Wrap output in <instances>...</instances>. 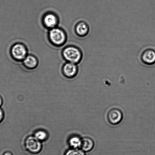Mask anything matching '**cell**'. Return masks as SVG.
<instances>
[{
  "label": "cell",
  "mask_w": 155,
  "mask_h": 155,
  "mask_svg": "<svg viewBox=\"0 0 155 155\" xmlns=\"http://www.w3.org/2000/svg\"><path fill=\"white\" fill-rule=\"evenodd\" d=\"M41 142L37 139L34 135H29L25 138L24 146L25 150L31 154H38L43 148Z\"/></svg>",
  "instance_id": "cell-1"
},
{
  "label": "cell",
  "mask_w": 155,
  "mask_h": 155,
  "mask_svg": "<svg viewBox=\"0 0 155 155\" xmlns=\"http://www.w3.org/2000/svg\"><path fill=\"white\" fill-rule=\"evenodd\" d=\"M64 58L70 63L76 64L82 58V53L77 48L69 47L64 49L63 52Z\"/></svg>",
  "instance_id": "cell-2"
},
{
  "label": "cell",
  "mask_w": 155,
  "mask_h": 155,
  "mask_svg": "<svg viewBox=\"0 0 155 155\" xmlns=\"http://www.w3.org/2000/svg\"><path fill=\"white\" fill-rule=\"evenodd\" d=\"M107 118L110 124L112 125H117L120 124L122 121L123 113L119 109L114 108L108 112Z\"/></svg>",
  "instance_id": "cell-3"
},
{
  "label": "cell",
  "mask_w": 155,
  "mask_h": 155,
  "mask_svg": "<svg viewBox=\"0 0 155 155\" xmlns=\"http://www.w3.org/2000/svg\"><path fill=\"white\" fill-rule=\"evenodd\" d=\"M49 35L51 41L55 45H61L65 41V34L59 28H53L50 31Z\"/></svg>",
  "instance_id": "cell-4"
},
{
  "label": "cell",
  "mask_w": 155,
  "mask_h": 155,
  "mask_svg": "<svg viewBox=\"0 0 155 155\" xmlns=\"http://www.w3.org/2000/svg\"><path fill=\"white\" fill-rule=\"evenodd\" d=\"M12 54L13 58L18 60L25 59L26 57L27 50L24 45L20 44L15 45L12 48Z\"/></svg>",
  "instance_id": "cell-5"
},
{
  "label": "cell",
  "mask_w": 155,
  "mask_h": 155,
  "mask_svg": "<svg viewBox=\"0 0 155 155\" xmlns=\"http://www.w3.org/2000/svg\"><path fill=\"white\" fill-rule=\"evenodd\" d=\"M63 71L64 76L71 79L75 77L77 74L78 68L76 64L73 63H68L64 65Z\"/></svg>",
  "instance_id": "cell-6"
},
{
  "label": "cell",
  "mask_w": 155,
  "mask_h": 155,
  "mask_svg": "<svg viewBox=\"0 0 155 155\" xmlns=\"http://www.w3.org/2000/svg\"><path fill=\"white\" fill-rule=\"evenodd\" d=\"M143 62L150 65L155 64V50L150 49L144 51L141 57Z\"/></svg>",
  "instance_id": "cell-7"
},
{
  "label": "cell",
  "mask_w": 155,
  "mask_h": 155,
  "mask_svg": "<svg viewBox=\"0 0 155 155\" xmlns=\"http://www.w3.org/2000/svg\"><path fill=\"white\" fill-rule=\"evenodd\" d=\"M94 147V141L92 138L88 137H85L82 138V145L81 149L85 153L92 151Z\"/></svg>",
  "instance_id": "cell-8"
},
{
  "label": "cell",
  "mask_w": 155,
  "mask_h": 155,
  "mask_svg": "<svg viewBox=\"0 0 155 155\" xmlns=\"http://www.w3.org/2000/svg\"><path fill=\"white\" fill-rule=\"evenodd\" d=\"M68 142L71 148L81 149L82 145V138L79 135H72L69 137Z\"/></svg>",
  "instance_id": "cell-9"
},
{
  "label": "cell",
  "mask_w": 155,
  "mask_h": 155,
  "mask_svg": "<svg viewBox=\"0 0 155 155\" xmlns=\"http://www.w3.org/2000/svg\"><path fill=\"white\" fill-rule=\"evenodd\" d=\"M44 22L48 28H53L58 23V19L54 15L49 14L45 16L44 19Z\"/></svg>",
  "instance_id": "cell-10"
},
{
  "label": "cell",
  "mask_w": 155,
  "mask_h": 155,
  "mask_svg": "<svg viewBox=\"0 0 155 155\" xmlns=\"http://www.w3.org/2000/svg\"><path fill=\"white\" fill-rule=\"evenodd\" d=\"M88 25L84 22H81L79 23L76 28V33L80 36L84 37L88 34L89 31Z\"/></svg>",
  "instance_id": "cell-11"
},
{
  "label": "cell",
  "mask_w": 155,
  "mask_h": 155,
  "mask_svg": "<svg viewBox=\"0 0 155 155\" xmlns=\"http://www.w3.org/2000/svg\"><path fill=\"white\" fill-rule=\"evenodd\" d=\"M24 60L25 65L28 68H35L37 65L38 61L37 59L32 55H28L25 57Z\"/></svg>",
  "instance_id": "cell-12"
},
{
  "label": "cell",
  "mask_w": 155,
  "mask_h": 155,
  "mask_svg": "<svg viewBox=\"0 0 155 155\" xmlns=\"http://www.w3.org/2000/svg\"><path fill=\"white\" fill-rule=\"evenodd\" d=\"M34 136L41 142H43L47 140L49 137V135L46 131L43 129H38L34 132Z\"/></svg>",
  "instance_id": "cell-13"
},
{
  "label": "cell",
  "mask_w": 155,
  "mask_h": 155,
  "mask_svg": "<svg viewBox=\"0 0 155 155\" xmlns=\"http://www.w3.org/2000/svg\"><path fill=\"white\" fill-rule=\"evenodd\" d=\"M64 155H86V153L81 149L71 148L65 152Z\"/></svg>",
  "instance_id": "cell-14"
},
{
  "label": "cell",
  "mask_w": 155,
  "mask_h": 155,
  "mask_svg": "<svg viewBox=\"0 0 155 155\" xmlns=\"http://www.w3.org/2000/svg\"><path fill=\"white\" fill-rule=\"evenodd\" d=\"M5 116L3 110L0 107V123L2 122Z\"/></svg>",
  "instance_id": "cell-15"
},
{
  "label": "cell",
  "mask_w": 155,
  "mask_h": 155,
  "mask_svg": "<svg viewBox=\"0 0 155 155\" xmlns=\"http://www.w3.org/2000/svg\"><path fill=\"white\" fill-rule=\"evenodd\" d=\"M2 155H13V153L9 151H7L3 153Z\"/></svg>",
  "instance_id": "cell-16"
},
{
  "label": "cell",
  "mask_w": 155,
  "mask_h": 155,
  "mask_svg": "<svg viewBox=\"0 0 155 155\" xmlns=\"http://www.w3.org/2000/svg\"><path fill=\"white\" fill-rule=\"evenodd\" d=\"M3 103V100L2 97L0 96V107L2 106Z\"/></svg>",
  "instance_id": "cell-17"
}]
</instances>
